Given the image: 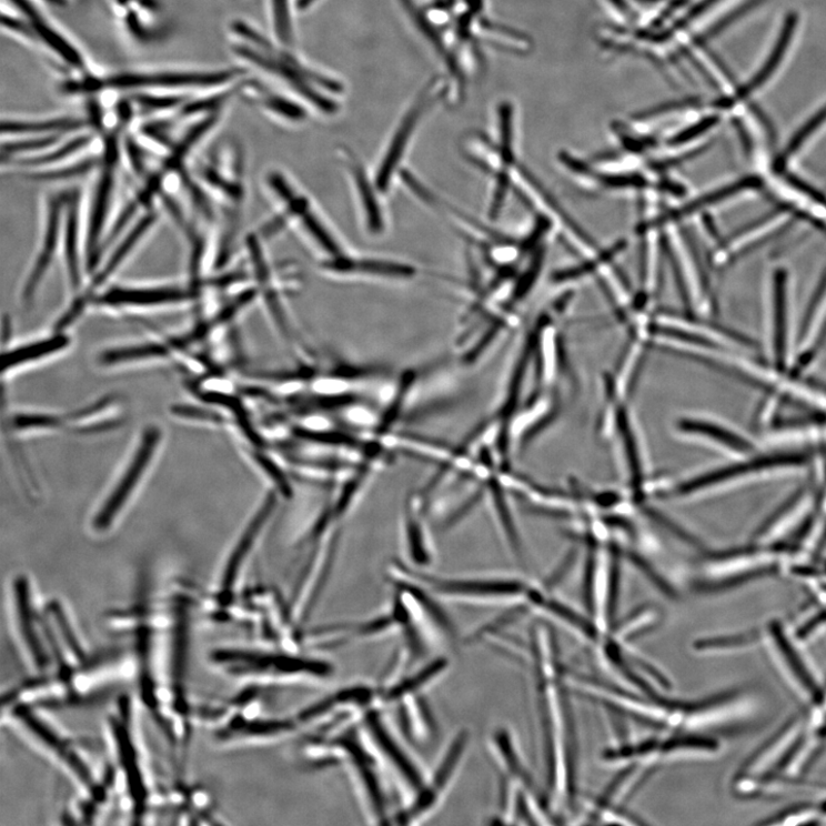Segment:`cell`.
I'll use <instances>...</instances> for the list:
<instances>
[{
	"mask_svg": "<svg viewBox=\"0 0 826 826\" xmlns=\"http://www.w3.org/2000/svg\"><path fill=\"white\" fill-rule=\"evenodd\" d=\"M315 2H316V0H299V8L301 10H305L310 6H313Z\"/></svg>",
	"mask_w": 826,
	"mask_h": 826,
	"instance_id": "f6af8a7d",
	"label": "cell"
},
{
	"mask_svg": "<svg viewBox=\"0 0 826 826\" xmlns=\"http://www.w3.org/2000/svg\"><path fill=\"white\" fill-rule=\"evenodd\" d=\"M274 26L279 37L283 42H290L292 39V28L288 8V0H272Z\"/></svg>",
	"mask_w": 826,
	"mask_h": 826,
	"instance_id": "7bdbcfd3",
	"label": "cell"
},
{
	"mask_svg": "<svg viewBox=\"0 0 826 826\" xmlns=\"http://www.w3.org/2000/svg\"><path fill=\"white\" fill-rule=\"evenodd\" d=\"M90 141H91V137L84 134V135L75 138V140L71 142H68L62 148L56 151H52L43 157L22 160L21 163L27 164V165L28 164L29 165H43L47 163L58 162L69 155L78 153L79 151L84 149L90 143Z\"/></svg>",
	"mask_w": 826,
	"mask_h": 826,
	"instance_id": "ab89813d",
	"label": "cell"
},
{
	"mask_svg": "<svg viewBox=\"0 0 826 826\" xmlns=\"http://www.w3.org/2000/svg\"><path fill=\"white\" fill-rule=\"evenodd\" d=\"M30 24L37 42L43 44L59 61L73 71L88 74V64L81 50L69 40L51 19L32 0H9Z\"/></svg>",
	"mask_w": 826,
	"mask_h": 826,
	"instance_id": "e0dca14e",
	"label": "cell"
},
{
	"mask_svg": "<svg viewBox=\"0 0 826 826\" xmlns=\"http://www.w3.org/2000/svg\"><path fill=\"white\" fill-rule=\"evenodd\" d=\"M91 167H92V162L85 161L71 168H64V169L53 170L49 172H43V174L33 177V179L44 180V181L71 179V178L84 174V172L89 171Z\"/></svg>",
	"mask_w": 826,
	"mask_h": 826,
	"instance_id": "ee69618b",
	"label": "cell"
},
{
	"mask_svg": "<svg viewBox=\"0 0 826 826\" xmlns=\"http://www.w3.org/2000/svg\"><path fill=\"white\" fill-rule=\"evenodd\" d=\"M361 726L379 763L393 776L406 803L421 789L429 770L409 746L407 738L387 719L382 707L371 709Z\"/></svg>",
	"mask_w": 826,
	"mask_h": 826,
	"instance_id": "52a82bcc",
	"label": "cell"
},
{
	"mask_svg": "<svg viewBox=\"0 0 826 826\" xmlns=\"http://www.w3.org/2000/svg\"><path fill=\"white\" fill-rule=\"evenodd\" d=\"M451 668L450 658L440 654L413 666L395 681L377 686L379 705L395 706L404 699L424 696Z\"/></svg>",
	"mask_w": 826,
	"mask_h": 826,
	"instance_id": "ffe728a7",
	"label": "cell"
},
{
	"mask_svg": "<svg viewBox=\"0 0 826 826\" xmlns=\"http://www.w3.org/2000/svg\"><path fill=\"white\" fill-rule=\"evenodd\" d=\"M299 728L295 716L263 717L238 713L221 731L220 738L234 743H278L295 735Z\"/></svg>",
	"mask_w": 826,
	"mask_h": 826,
	"instance_id": "44dd1931",
	"label": "cell"
},
{
	"mask_svg": "<svg viewBox=\"0 0 826 826\" xmlns=\"http://www.w3.org/2000/svg\"><path fill=\"white\" fill-rule=\"evenodd\" d=\"M476 26V32H479L481 39H484L498 50L512 54L525 56L533 49L532 40L518 30L482 19L477 20Z\"/></svg>",
	"mask_w": 826,
	"mask_h": 826,
	"instance_id": "4dcf8cb0",
	"label": "cell"
},
{
	"mask_svg": "<svg viewBox=\"0 0 826 826\" xmlns=\"http://www.w3.org/2000/svg\"><path fill=\"white\" fill-rule=\"evenodd\" d=\"M335 157L349 182L362 232L370 239L385 236L390 228L386 198L379 191L372 172L347 147H339Z\"/></svg>",
	"mask_w": 826,
	"mask_h": 826,
	"instance_id": "8fae6325",
	"label": "cell"
},
{
	"mask_svg": "<svg viewBox=\"0 0 826 826\" xmlns=\"http://www.w3.org/2000/svg\"><path fill=\"white\" fill-rule=\"evenodd\" d=\"M818 496L802 490L779 507L756 533L754 544L776 546L790 534L808 524L817 511Z\"/></svg>",
	"mask_w": 826,
	"mask_h": 826,
	"instance_id": "7402d4cb",
	"label": "cell"
},
{
	"mask_svg": "<svg viewBox=\"0 0 826 826\" xmlns=\"http://www.w3.org/2000/svg\"><path fill=\"white\" fill-rule=\"evenodd\" d=\"M85 121L60 118L44 121H4L3 133L9 134H60L82 129Z\"/></svg>",
	"mask_w": 826,
	"mask_h": 826,
	"instance_id": "1f68e13d",
	"label": "cell"
},
{
	"mask_svg": "<svg viewBox=\"0 0 826 826\" xmlns=\"http://www.w3.org/2000/svg\"><path fill=\"white\" fill-rule=\"evenodd\" d=\"M165 351L157 344H145V346L112 351L102 355V362L105 364H115L133 360L163 356Z\"/></svg>",
	"mask_w": 826,
	"mask_h": 826,
	"instance_id": "60d3db41",
	"label": "cell"
},
{
	"mask_svg": "<svg viewBox=\"0 0 826 826\" xmlns=\"http://www.w3.org/2000/svg\"><path fill=\"white\" fill-rule=\"evenodd\" d=\"M375 707H381L377 686L355 683L306 705L295 718L300 728L328 735L357 725Z\"/></svg>",
	"mask_w": 826,
	"mask_h": 826,
	"instance_id": "ba28073f",
	"label": "cell"
},
{
	"mask_svg": "<svg viewBox=\"0 0 826 826\" xmlns=\"http://www.w3.org/2000/svg\"><path fill=\"white\" fill-rule=\"evenodd\" d=\"M67 344L68 339L66 336L58 335L46 341L34 342L28 344V346L17 349L16 351L4 355L3 370L6 371L8 369H13L23 363L39 360L41 357L53 354L64 349Z\"/></svg>",
	"mask_w": 826,
	"mask_h": 826,
	"instance_id": "e575fe53",
	"label": "cell"
},
{
	"mask_svg": "<svg viewBox=\"0 0 826 826\" xmlns=\"http://www.w3.org/2000/svg\"><path fill=\"white\" fill-rule=\"evenodd\" d=\"M764 188L776 197L796 216L805 219L826 233V198L787 171H766L762 175Z\"/></svg>",
	"mask_w": 826,
	"mask_h": 826,
	"instance_id": "9a60e30c",
	"label": "cell"
},
{
	"mask_svg": "<svg viewBox=\"0 0 826 826\" xmlns=\"http://www.w3.org/2000/svg\"><path fill=\"white\" fill-rule=\"evenodd\" d=\"M795 219L796 215L783 205L780 210L762 221L754 222L734 234L726 243L721 244L713 255L714 264L718 268L726 266L754 246L762 244L764 240L786 228Z\"/></svg>",
	"mask_w": 826,
	"mask_h": 826,
	"instance_id": "cb8c5ba5",
	"label": "cell"
},
{
	"mask_svg": "<svg viewBox=\"0 0 826 826\" xmlns=\"http://www.w3.org/2000/svg\"><path fill=\"white\" fill-rule=\"evenodd\" d=\"M273 506L274 498L273 496H270L265 501L259 513H256L251 525L248 527L243 536H241L239 544L233 550V554L231 555L223 574L222 590L224 593L229 594L232 592L238 575L240 574L241 567H243L255 543V540L262 531L265 522L269 520Z\"/></svg>",
	"mask_w": 826,
	"mask_h": 826,
	"instance_id": "f1b7e54d",
	"label": "cell"
},
{
	"mask_svg": "<svg viewBox=\"0 0 826 826\" xmlns=\"http://www.w3.org/2000/svg\"><path fill=\"white\" fill-rule=\"evenodd\" d=\"M315 765H338L347 772L360 807L372 824H392L389 792L383 769L371 748L361 723L329 735H318L305 746Z\"/></svg>",
	"mask_w": 826,
	"mask_h": 826,
	"instance_id": "7a4b0ae2",
	"label": "cell"
},
{
	"mask_svg": "<svg viewBox=\"0 0 826 826\" xmlns=\"http://www.w3.org/2000/svg\"><path fill=\"white\" fill-rule=\"evenodd\" d=\"M762 636L759 633H748L736 636L727 637H714L704 638L695 643V648L699 652H722V651H734L739 648L748 647L760 642Z\"/></svg>",
	"mask_w": 826,
	"mask_h": 826,
	"instance_id": "8d00e7d4",
	"label": "cell"
},
{
	"mask_svg": "<svg viewBox=\"0 0 826 826\" xmlns=\"http://www.w3.org/2000/svg\"><path fill=\"white\" fill-rule=\"evenodd\" d=\"M826 130V105L814 114L798 132L792 137L790 142L779 157L775 169L787 171L790 167L800 162L805 154L817 142L820 134Z\"/></svg>",
	"mask_w": 826,
	"mask_h": 826,
	"instance_id": "f546056e",
	"label": "cell"
},
{
	"mask_svg": "<svg viewBox=\"0 0 826 826\" xmlns=\"http://www.w3.org/2000/svg\"><path fill=\"white\" fill-rule=\"evenodd\" d=\"M154 216L149 215L144 218L140 224H138L128 235L127 239L122 241L121 246L113 253L112 258L108 262L105 269H103L97 279V284H101L105 282L110 275L115 271V269L119 266L120 263L123 262L127 254L132 250V248L135 245L137 241L140 240V238L149 230V228L153 224Z\"/></svg>",
	"mask_w": 826,
	"mask_h": 826,
	"instance_id": "d590c367",
	"label": "cell"
},
{
	"mask_svg": "<svg viewBox=\"0 0 826 826\" xmlns=\"http://www.w3.org/2000/svg\"><path fill=\"white\" fill-rule=\"evenodd\" d=\"M259 101L263 109L288 121L302 122L305 118L304 112L295 103L285 99L261 93Z\"/></svg>",
	"mask_w": 826,
	"mask_h": 826,
	"instance_id": "74e56055",
	"label": "cell"
},
{
	"mask_svg": "<svg viewBox=\"0 0 826 826\" xmlns=\"http://www.w3.org/2000/svg\"><path fill=\"white\" fill-rule=\"evenodd\" d=\"M188 293L174 289L161 290H114L101 299L112 304H158L185 300Z\"/></svg>",
	"mask_w": 826,
	"mask_h": 826,
	"instance_id": "d6a6232c",
	"label": "cell"
},
{
	"mask_svg": "<svg viewBox=\"0 0 826 826\" xmlns=\"http://www.w3.org/2000/svg\"><path fill=\"white\" fill-rule=\"evenodd\" d=\"M113 10L137 42L150 44L165 37L161 7L155 0H112Z\"/></svg>",
	"mask_w": 826,
	"mask_h": 826,
	"instance_id": "d4e9b609",
	"label": "cell"
},
{
	"mask_svg": "<svg viewBox=\"0 0 826 826\" xmlns=\"http://www.w3.org/2000/svg\"><path fill=\"white\" fill-rule=\"evenodd\" d=\"M826 335V273L812 300L797 343L790 373L802 376L814 362Z\"/></svg>",
	"mask_w": 826,
	"mask_h": 826,
	"instance_id": "484cf974",
	"label": "cell"
},
{
	"mask_svg": "<svg viewBox=\"0 0 826 826\" xmlns=\"http://www.w3.org/2000/svg\"><path fill=\"white\" fill-rule=\"evenodd\" d=\"M770 294L773 365L785 372H790L795 362L797 341L794 331L790 274L786 268L779 266L774 271Z\"/></svg>",
	"mask_w": 826,
	"mask_h": 826,
	"instance_id": "4fadbf2b",
	"label": "cell"
},
{
	"mask_svg": "<svg viewBox=\"0 0 826 826\" xmlns=\"http://www.w3.org/2000/svg\"><path fill=\"white\" fill-rule=\"evenodd\" d=\"M798 21L799 19L795 13L788 14L785 19L782 33L779 34V39L776 42L773 53L766 60L765 66L760 71L738 91L736 100H744L752 94H755L757 91H760L776 75L778 68L786 58L792 42L795 40Z\"/></svg>",
	"mask_w": 826,
	"mask_h": 826,
	"instance_id": "83f0119b",
	"label": "cell"
},
{
	"mask_svg": "<svg viewBox=\"0 0 826 826\" xmlns=\"http://www.w3.org/2000/svg\"><path fill=\"white\" fill-rule=\"evenodd\" d=\"M424 696L404 699L396 704L401 733L420 743H429L435 736L437 726L430 704Z\"/></svg>",
	"mask_w": 826,
	"mask_h": 826,
	"instance_id": "4316f807",
	"label": "cell"
},
{
	"mask_svg": "<svg viewBox=\"0 0 826 826\" xmlns=\"http://www.w3.org/2000/svg\"><path fill=\"white\" fill-rule=\"evenodd\" d=\"M161 439V433L157 427H150L144 433L140 446L122 475L121 481L117 485L115 490L103 504L102 508L95 516L94 527L99 531L107 530L111 526L119 511L124 506L127 500L130 497L135 488V485L142 479L147 471V467L152 461Z\"/></svg>",
	"mask_w": 826,
	"mask_h": 826,
	"instance_id": "d6986e66",
	"label": "cell"
},
{
	"mask_svg": "<svg viewBox=\"0 0 826 826\" xmlns=\"http://www.w3.org/2000/svg\"><path fill=\"white\" fill-rule=\"evenodd\" d=\"M788 557L786 550L759 544L714 555L705 563V578L698 587L705 592L733 588L778 572Z\"/></svg>",
	"mask_w": 826,
	"mask_h": 826,
	"instance_id": "9c48e42d",
	"label": "cell"
},
{
	"mask_svg": "<svg viewBox=\"0 0 826 826\" xmlns=\"http://www.w3.org/2000/svg\"><path fill=\"white\" fill-rule=\"evenodd\" d=\"M681 430L699 439L703 444L732 462L753 457L759 450V443L729 423L686 420L682 422Z\"/></svg>",
	"mask_w": 826,
	"mask_h": 826,
	"instance_id": "ac0fdd59",
	"label": "cell"
},
{
	"mask_svg": "<svg viewBox=\"0 0 826 826\" xmlns=\"http://www.w3.org/2000/svg\"><path fill=\"white\" fill-rule=\"evenodd\" d=\"M805 735V722L802 717L789 719L786 725L766 743L759 751L755 752L743 765L736 780L735 788L744 796L759 794L762 786L777 770L783 769L792 751Z\"/></svg>",
	"mask_w": 826,
	"mask_h": 826,
	"instance_id": "7c38bea8",
	"label": "cell"
},
{
	"mask_svg": "<svg viewBox=\"0 0 826 826\" xmlns=\"http://www.w3.org/2000/svg\"><path fill=\"white\" fill-rule=\"evenodd\" d=\"M809 457L797 453H778L770 456L735 461L686 482L677 494L681 496L713 497L743 490L762 482L788 479L803 474L809 467ZM697 496V497H698Z\"/></svg>",
	"mask_w": 826,
	"mask_h": 826,
	"instance_id": "277c9868",
	"label": "cell"
},
{
	"mask_svg": "<svg viewBox=\"0 0 826 826\" xmlns=\"http://www.w3.org/2000/svg\"><path fill=\"white\" fill-rule=\"evenodd\" d=\"M248 249L251 255V262L256 281L259 295L263 299L269 320L278 330L279 335L293 346L295 343V332L285 304L286 294L279 275L278 269L269 262L262 249L261 238L251 234L248 241Z\"/></svg>",
	"mask_w": 826,
	"mask_h": 826,
	"instance_id": "5bb4252c",
	"label": "cell"
},
{
	"mask_svg": "<svg viewBox=\"0 0 826 826\" xmlns=\"http://www.w3.org/2000/svg\"><path fill=\"white\" fill-rule=\"evenodd\" d=\"M542 759L548 790L573 805L577 792L578 745L566 672L558 662L556 636L545 624L531 631Z\"/></svg>",
	"mask_w": 826,
	"mask_h": 826,
	"instance_id": "6da1fadb",
	"label": "cell"
},
{
	"mask_svg": "<svg viewBox=\"0 0 826 826\" xmlns=\"http://www.w3.org/2000/svg\"><path fill=\"white\" fill-rule=\"evenodd\" d=\"M470 743L471 734L464 728L447 741L436 763L427 772L423 786L415 796L394 812L392 824L420 825L442 807L460 776Z\"/></svg>",
	"mask_w": 826,
	"mask_h": 826,
	"instance_id": "8992f818",
	"label": "cell"
},
{
	"mask_svg": "<svg viewBox=\"0 0 826 826\" xmlns=\"http://www.w3.org/2000/svg\"><path fill=\"white\" fill-rule=\"evenodd\" d=\"M213 662L232 677L264 684L318 685L335 674L329 661L282 646L229 647L214 653Z\"/></svg>",
	"mask_w": 826,
	"mask_h": 826,
	"instance_id": "3957f363",
	"label": "cell"
},
{
	"mask_svg": "<svg viewBox=\"0 0 826 826\" xmlns=\"http://www.w3.org/2000/svg\"><path fill=\"white\" fill-rule=\"evenodd\" d=\"M59 134H51L43 138H38V140H24V141H18V142H11L8 144H4L3 151L4 153L10 154H18V153H27V152H37L39 150H44L47 148L53 147L58 142Z\"/></svg>",
	"mask_w": 826,
	"mask_h": 826,
	"instance_id": "b9f144b4",
	"label": "cell"
},
{
	"mask_svg": "<svg viewBox=\"0 0 826 826\" xmlns=\"http://www.w3.org/2000/svg\"><path fill=\"white\" fill-rule=\"evenodd\" d=\"M768 638L772 641L770 647L774 649V657L778 661L780 668L784 669V674L790 678V685L796 687L802 699L816 708L823 701L824 692L787 637L782 624H770Z\"/></svg>",
	"mask_w": 826,
	"mask_h": 826,
	"instance_id": "603a6c76",
	"label": "cell"
},
{
	"mask_svg": "<svg viewBox=\"0 0 826 826\" xmlns=\"http://www.w3.org/2000/svg\"><path fill=\"white\" fill-rule=\"evenodd\" d=\"M67 262L69 274H71L72 282L75 286L80 284V270L77 253V233H78V218H77V204L74 203L69 216L67 226Z\"/></svg>",
	"mask_w": 826,
	"mask_h": 826,
	"instance_id": "f35d334b",
	"label": "cell"
},
{
	"mask_svg": "<svg viewBox=\"0 0 826 826\" xmlns=\"http://www.w3.org/2000/svg\"><path fill=\"white\" fill-rule=\"evenodd\" d=\"M241 75L240 69L219 71H145L120 72L108 77H90L82 81V93L211 91L225 88Z\"/></svg>",
	"mask_w": 826,
	"mask_h": 826,
	"instance_id": "5b68a950",
	"label": "cell"
},
{
	"mask_svg": "<svg viewBox=\"0 0 826 826\" xmlns=\"http://www.w3.org/2000/svg\"><path fill=\"white\" fill-rule=\"evenodd\" d=\"M59 223H60V201L54 200L51 206V211H50L48 234L46 238L47 240H46V244L43 248V252L41 254L39 262L37 263V265H34L30 274V279L24 289L23 296L26 300H29L33 295L34 290H37V286L43 279V274L46 270L48 269V265L50 264V261L54 253V249L57 246Z\"/></svg>",
	"mask_w": 826,
	"mask_h": 826,
	"instance_id": "836d02e7",
	"label": "cell"
},
{
	"mask_svg": "<svg viewBox=\"0 0 826 826\" xmlns=\"http://www.w3.org/2000/svg\"><path fill=\"white\" fill-rule=\"evenodd\" d=\"M318 269L331 281L350 283L406 284L421 274L416 264L404 260L349 251L318 261Z\"/></svg>",
	"mask_w": 826,
	"mask_h": 826,
	"instance_id": "30bf717a",
	"label": "cell"
},
{
	"mask_svg": "<svg viewBox=\"0 0 826 826\" xmlns=\"http://www.w3.org/2000/svg\"><path fill=\"white\" fill-rule=\"evenodd\" d=\"M429 103L430 98L425 94L416 105L409 111L392 135L381 160L377 161L372 171L373 180L379 191H381L385 198L391 194L393 188L399 182L400 174L404 169L403 162L412 135L415 134Z\"/></svg>",
	"mask_w": 826,
	"mask_h": 826,
	"instance_id": "2e32d148",
	"label": "cell"
}]
</instances>
